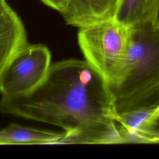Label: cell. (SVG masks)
I'll return each instance as SVG.
<instances>
[{"mask_svg": "<svg viewBox=\"0 0 159 159\" xmlns=\"http://www.w3.org/2000/svg\"><path fill=\"white\" fill-rule=\"evenodd\" d=\"M4 114L44 122L70 132L84 126L119 135V112L108 83L85 60L51 65L32 91L0 99Z\"/></svg>", "mask_w": 159, "mask_h": 159, "instance_id": "6da1fadb", "label": "cell"}, {"mask_svg": "<svg viewBox=\"0 0 159 159\" xmlns=\"http://www.w3.org/2000/svg\"><path fill=\"white\" fill-rule=\"evenodd\" d=\"M159 86V26L131 29L129 46L115 82L110 86L119 112Z\"/></svg>", "mask_w": 159, "mask_h": 159, "instance_id": "7a4b0ae2", "label": "cell"}, {"mask_svg": "<svg viewBox=\"0 0 159 159\" xmlns=\"http://www.w3.org/2000/svg\"><path fill=\"white\" fill-rule=\"evenodd\" d=\"M131 29L114 18L79 28L78 42L85 60L109 86L116 81L125 59Z\"/></svg>", "mask_w": 159, "mask_h": 159, "instance_id": "3957f363", "label": "cell"}, {"mask_svg": "<svg viewBox=\"0 0 159 159\" xmlns=\"http://www.w3.org/2000/svg\"><path fill=\"white\" fill-rule=\"evenodd\" d=\"M51 53L41 44H27L11 60L0 77V93L9 97L27 94L45 78Z\"/></svg>", "mask_w": 159, "mask_h": 159, "instance_id": "277c9868", "label": "cell"}, {"mask_svg": "<svg viewBox=\"0 0 159 159\" xmlns=\"http://www.w3.org/2000/svg\"><path fill=\"white\" fill-rule=\"evenodd\" d=\"M121 143H159V86L119 112Z\"/></svg>", "mask_w": 159, "mask_h": 159, "instance_id": "5b68a950", "label": "cell"}, {"mask_svg": "<svg viewBox=\"0 0 159 159\" xmlns=\"http://www.w3.org/2000/svg\"><path fill=\"white\" fill-rule=\"evenodd\" d=\"M78 28L114 18L120 0H40Z\"/></svg>", "mask_w": 159, "mask_h": 159, "instance_id": "8992f818", "label": "cell"}, {"mask_svg": "<svg viewBox=\"0 0 159 159\" xmlns=\"http://www.w3.org/2000/svg\"><path fill=\"white\" fill-rule=\"evenodd\" d=\"M27 44L20 17L6 0H0V77L14 57Z\"/></svg>", "mask_w": 159, "mask_h": 159, "instance_id": "52a82bcc", "label": "cell"}, {"mask_svg": "<svg viewBox=\"0 0 159 159\" xmlns=\"http://www.w3.org/2000/svg\"><path fill=\"white\" fill-rule=\"evenodd\" d=\"M114 18L130 29L148 24L157 25L159 0H120Z\"/></svg>", "mask_w": 159, "mask_h": 159, "instance_id": "ba28073f", "label": "cell"}, {"mask_svg": "<svg viewBox=\"0 0 159 159\" xmlns=\"http://www.w3.org/2000/svg\"><path fill=\"white\" fill-rule=\"evenodd\" d=\"M64 133L11 124L0 130V145L57 144Z\"/></svg>", "mask_w": 159, "mask_h": 159, "instance_id": "9c48e42d", "label": "cell"}, {"mask_svg": "<svg viewBox=\"0 0 159 159\" xmlns=\"http://www.w3.org/2000/svg\"><path fill=\"white\" fill-rule=\"evenodd\" d=\"M157 26H159V19H158V23H157Z\"/></svg>", "mask_w": 159, "mask_h": 159, "instance_id": "30bf717a", "label": "cell"}]
</instances>
